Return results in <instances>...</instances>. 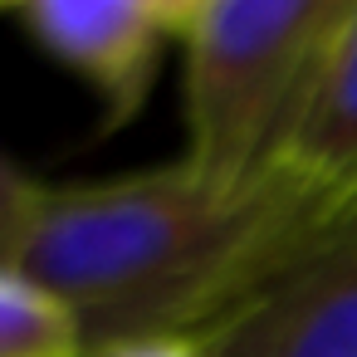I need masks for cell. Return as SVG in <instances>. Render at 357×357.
Returning <instances> with one entry per match:
<instances>
[{
	"label": "cell",
	"instance_id": "obj_1",
	"mask_svg": "<svg viewBox=\"0 0 357 357\" xmlns=\"http://www.w3.org/2000/svg\"><path fill=\"white\" fill-rule=\"evenodd\" d=\"M255 196L225 201L181 162L108 181L45 186L15 264L84 328L89 347L201 337L230 303Z\"/></svg>",
	"mask_w": 357,
	"mask_h": 357
},
{
	"label": "cell",
	"instance_id": "obj_2",
	"mask_svg": "<svg viewBox=\"0 0 357 357\" xmlns=\"http://www.w3.org/2000/svg\"><path fill=\"white\" fill-rule=\"evenodd\" d=\"M347 0H186V152L206 191L250 201L274 172Z\"/></svg>",
	"mask_w": 357,
	"mask_h": 357
},
{
	"label": "cell",
	"instance_id": "obj_3",
	"mask_svg": "<svg viewBox=\"0 0 357 357\" xmlns=\"http://www.w3.org/2000/svg\"><path fill=\"white\" fill-rule=\"evenodd\" d=\"M357 215V0L328 35L298 123L255 196L235 308ZM230 308V313H235Z\"/></svg>",
	"mask_w": 357,
	"mask_h": 357
},
{
	"label": "cell",
	"instance_id": "obj_4",
	"mask_svg": "<svg viewBox=\"0 0 357 357\" xmlns=\"http://www.w3.org/2000/svg\"><path fill=\"white\" fill-rule=\"evenodd\" d=\"M181 6L186 0H15L0 6V20L79 74L103 108V132H123L181 40Z\"/></svg>",
	"mask_w": 357,
	"mask_h": 357
},
{
	"label": "cell",
	"instance_id": "obj_5",
	"mask_svg": "<svg viewBox=\"0 0 357 357\" xmlns=\"http://www.w3.org/2000/svg\"><path fill=\"white\" fill-rule=\"evenodd\" d=\"M196 342L206 357H357V215Z\"/></svg>",
	"mask_w": 357,
	"mask_h": 357
},
{
	"label": "cell",
	"instance_id": "obj_6",
	"mask_svg": "<svg viewBox=\"0 0 357 357\" xmlns=\"http://www.w3.org/2000/svg\"><path fill=\"white\" fill-rule=\"evenodd\" d=\"M79 318L35 284L20 264L0 259V357H84Z\"/></svg>",
	"mask_w": 357,
	"mask_h": 357
},
{
	"label": "cell",
	"instance_id": "obj_7",
	"mask_svg": "<svg viewBox=\"0 0 357 357\" xmlns=\"http://www.w3.org/2000/svg\"><path fill=\"white\" fill-rule=\"evenodd\" d=\"M40 196H45V186L30 181L6 152H0V259H10V264H15L20 240H25L30 220H35Z\"/></svg>",
	"mask_w": 357,
	"mask_h": 357
},
{
	"label": "cell",
	"instance_id": "obj_8",
	"mask_svg": "<svg viewBox=\"0 0 357 357\" xmlns=\"http://www.w3.org/2000/svg\"><path fill=\"white\" fill-rule=\"evenodd\" d=\"M84 357H206L196 337H128L108 347H89Z\"/></svg>",
	"mask_w": 357,
	"mask_h": 357
}]
</instances>
